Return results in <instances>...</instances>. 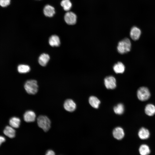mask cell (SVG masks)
Masks as SVG:
<instances>
[{"mask_svg":"<svg viewBox=\"0 0 155 155\" xmlns=\"http://www.w3.org/2000/svg\"><path fill=\"white\" fill-rule=\"evenodd\" d=\"M50 59L49 55L46 53H43L38 58V62L42 66H46Z\"/></svg>","mask_w":155,"mask_h":155,"instance_id":"9a60e30c","label":"cell"},{"mask_svg":"<svg viewBox=\"0 0 155 155\" xmlns=\"http://www.w3.org/2000/svg\"><path fill=\"white\" fill-rule=\"evenodd\" d=\"M113 134L114 137L118 140L123 139L125 135L123 130L120 127L115 128L113 131Z\"/></svg>","mask_w":155,"mask_h":155,"instance_id":"30bf717a","label":"cell"},{"mask_svg":"<svg viewBox=\"0 0 155 155\" xmlns=\"http://www.w3.org/2000/svg\"><path fill=\"white\" fill-rule=\"evenodd\" d=\"M77 16L74 13L69 11L65 13L64 19L65 22L69 25H73L75 24L77 21Z\"/></svg>","mask_w":155,"mask_h":155,"instance_id":"5b68a950","label":"cell"},{"mask_svg":"<svg viewBox=\"0 0 155 155\" xmlns=\"http://www.w3.org/2000/svg\"><path fill=\"white\" fill-rule=\"evenodd\" d=\"M5 135L10 138L14 137L16 135V131L11 126H7L3 131Z\"/></svg>","mask_w":155,"mask_h":155,"instance_id":"7c38bea8","label":"cell"},{"mask_svg":"<svg viewBox=\"0 0 155 155\" xmlns=\"http://www.w3.org/2000/svg\"><path fill=\"white\" fill-rule=\"evenodd\" d=\"M10 0H0V5L2 7H5L10 3Z\"/></svg>","mask_w":155,"mask_h":155,"instance_id":"cb8c5ba5","label":"cell"},{"mask_svg":"<svg viewBox=\"0 0 155 155\" xmlns=\"http://www.w3.org/2000/svg\"><path fill=\"white\" fill-rule=\"evenodd\" d=\"M24 88L28 94H35L38 91V86L37 82L34 80H28L25 82Z\"/></svg>","mask_w":155,"mask_h":155,"instance_id":"3957f363","label":"cell"},{"mask_svg":"<svg viewBox=\"0 0 155 155\" xmlns=\"http://www.w3.org/2000/svg\"><path fill=\"white\" fill-rule=\"evenodd\" d=\"M131 48V43L130 40L125 38L119 41L117 49L118 52L121 54H124L129 52Z\"/></svg>","mask_w":155,"mask_h":155,"instance_id":"6da1fadb","label":"cell"},{"mask_svg":"<svg viewBox=\"0 0 155 155\" xmlns=\"http://www.w3.org/2000/svg\"><path fill=\"white\" fill-rule=\"evenodd\" d=\"M18 70L20 73H26L30 71V68L27 65L21 64L18 66Z\"/></svg>","mask_w":155,"mask_h":155,"instance_id":"603a6c76","label":"cell"},{"mask_svg":"<svg viewBox=\"0 0 155 155\" xmlns=\"http://www.w3.org/2000/svg\"><path fill=\"white\" fill-rule=\"evenodd\" d=\"M104 84L107 89H113L116 86V80L113 76L107 77L104 79Z\"/></svg>","mask_w":155,"mask_h":155,"instance_id":"8992f818","label":"cell"},{"mask_svg":"<svg viewBox=\"0 0 155 155\" xmlns=\"http://www.w3.org/2000/svg\"><path fill=\"white\" fill-rule=\"evenodd\" d=\"M63 106L66 111L69 112H72L75 109L76 104L72 99H67L65 101Z\"/></svg>","mask_w":155,"mask_h":155,"instance_id":"52a82bcc","label":"cell"},{"mask_svg":"<svg viewBox=\"0 0 155 155\" xmlns=\"http://www.w3.org/2000/svg\"><path fill=\"white\" fill-rule=\"evenodd\" d=\"M137 95L138 99L142 101L148 100L150 97V94L148 89L146 87H140L138 90Z\"/></svg>","mask_w":155,"mask_h":155,"instance_id":"277c9868","label":"cell"},{"mask_svg":"<svg viewBox=\"0 0 155 155\" xmlns=\"http://www.w3.org/2000/svg\"><path fill=\"white\" fill-rule=\"evenodd\" d=\"M141 33V31L139 28L136 26H133L131 30L130 35L132 39L136 40L139 38Z\"/></svg>","mask_w":155,"mask_h":155,"instance_id":"ba28073f","label":"cell"},{"mask_svg":"<svg viewBox=\"0 0 155 155\" xmlns=\"http://www.w3.org/2000/svg\"><path fill=\"white\" fill-rule=\"evenodd\" d=\"M61 5L65 11H68L72 7V3L69 0H63L61 2Z\"/></svg>","mask_w":155,"mask_h":155,"instance_id":"44dd1931","label":"cell"},{"mask_svg":"<svg viewBox=\"0 0 155 155\" xmlns=\"http://www.w3.org/2000/svg\"><path fill=\"white\" fill-rule=\"evenodd\" d=\"M139 152L141 155H148L150 152L149 146L146 144H142L140 146Z\"/></svg>","mask_w":155,"mask_h":155,"instance_id":"ffe728a7","label":"cell"},{"mask_svg":"<svg viewBox=\"0 0 155 155\" xmlns=\"http://www.w3.org/2000/svg\"><path fill=\"white\" fill-rule=\"evenodd\" d=\"M38 126L45 132L48 131L51 127V121L47 116L40 115L37 118Z\"/></svg>","mask_w":155,"mask_h":155,"instance_id":"7a4b0ae2","label":"cell"},{"mask_svg":"<svg viewBox=\"0 0 155 155\" xmlns=\"http://www.w3.org/2000/svg\"><path fill=\"white\" fill-rule=\"evenodd\" d=\"M24 120L27 122H33L35 121L36 115L33 111L28 110L26 111L24 115Z\"/></svg>","mask_w":155,"mask_h":155,"instance_id":"9c48e42d","label":"cell"},{"mask_svg":"<svg viewBox=\"0 0 155 155\" xmlns=\"http://www.w3.org/2000/svg\"><path fill=\"white\" fill-rule=\"evenodd\" d=\"M138 135L141 139L145 140L149 138L150 133L148 129L144 127H142L139 130Z\"/></svg>","mask_w":155,"mask_h":155,"instance_id":"5bb4252c","label":"cell"},{"mask_svg":"<svg viewBox=\"0 0 155 155\" xmlns=\"http://www.w3.org/2000/svg\"><path fill=\"white\" fill-rule=\"evenodd\" d=\"M20 122V118L16 117H13L10 119L9 124L10 126L13 128H17L19 127Z\"/></svg>","mask_w":155,"mask_h":155,"instance_id":"d6986e66","label":"cell"},{"mask_svg":"<svg viewBox=\"0 0 155 155\" xmlns=\"http://www.w3.org/2000/svg\"><path fill=\"white\" fill-rule=\"evenodd\" d=\"M125 67L124 65L121 62H119L115 64L113 67L115 72L117 73H122L125 70Z\"/></svg>","mask_w":155,"mask_h":155,"instance_id":"2e32d148","label":"cell"},{"mask_svg":"<svg viewBox=\"0 0 155 155\" xmlns=\"http://www.w3.org/2000/svg\"><path fill=\"white\" fill-rule=\"evenodd\" d=\"M89 102L90 105L93 108H97L100 103V100L96 97L92 96L90 97Z\"/></svg>","mask_w":155,"mask_h":155,"instance_id":"e0dca14e","label":"cell"},{"mask_svg":"<svg viewBox=\"0 0 155 155\" xmlns=\"http://www.w3.org/2000/svg\"><path fill=\"white\" fill-rule=\"evenodd\" d=\"M49 43L52 46H58L60 44V41L59 37L56 35L51 36L49 39Z\"/></svg>","mask_w":155,"mask_h":155,"instance_id":"4fadbf2b","label":"cell"},{"mask_svg":"<svg viewBox=\"0 0 155 155\" xmlns=\"http://www.w3.org/2000/svg\"><path fill=\"white\" fill-rule=\"evenodd\" d=\"M115 113L117 114L121 115L122 114L124 110L123 105L122 103L118 104L115 106L113 108Z\"/></svg>","mask_w":155,"mask_h":155,"instance_id":"7402d4cb","label":"cell"},{"mask_svg":"<svg viewBox=\"0 0 155 155\" xmlns=\"http://www.w3.org/2000/svg\"><path fill=\"white\" fill-rule=\"evenodd\" d=\"M145 111L148 115L153 116L155 114V106L152 104H148L145 107Z\"/></svg>","mask_w":155,"mask_h":155,"instance_id":"ac0fdd59","label":"cell"},{"mask_svg":"<svg viewBox=\"0 0 155 155\" xmlns=\"http://www.w3.org/2000/svg\"><path fill=\"white\" fill-rule=\"evenodd\" d=\"M45 155H55V154L53 150H49L46 152Z\"/></svg>","mask_w":155,"mask_h":155,"instance_id":"d4e9b609","label":"cell"},{"mask_svg":"<svg viewBox=\"0 0 155 155\" xmlns=\"http://www.w3.org/2000/svg\"><path fill=\"white\" fill-rule=\"evenodd\" d=\"M5 141V138L2 136H0V146L2 143L4 142Z\"/></svg>","mask_w":155,"mask_h":155,"instance_id":"484cf974","label":"cell"},{"mask_svg":"<svg viewBox=\"0 0 155 155\" xmlns=\"http://www.w3.org/2000/svg\"><path fill=\"white\" fill-rule=\"evenodd\" d=\"M43 13L45 16L51 17L55 14V9L53 6L49 5H46L43 9Z\"/></svg>","mask_w":155,"mask_h":155,"instance_id":"8fae6325","label":"cell"}]
</instances>
